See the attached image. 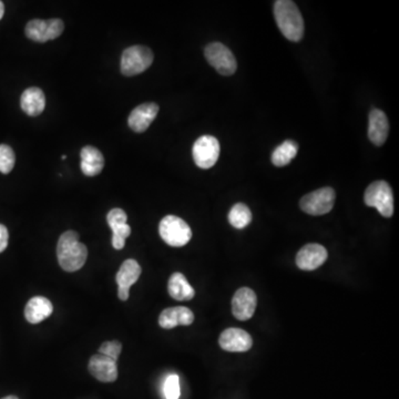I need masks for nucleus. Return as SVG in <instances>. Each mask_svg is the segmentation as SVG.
<instances>
[{"mask_svg":"<svg viewBox=\"0 0 399 399\" xmlns=\"http://www.w3.org/2000/svg\"><path fill=\"white\" fill-rule=\"evenodd\" d=\"M57 257L61 268L66 272L79 271L85 266L88 257V249L79 241L76 231L63 233L57 245Z\"/></svg>","mask_w":399,"mask_h":399,"instance_id":"obj_1","label":"nucleus"},{"mask_svg":"<svg viewBox=\"0 0 399 399\" xmlns=\"http://www.w3.org/2000/svg\"><path fill=\"white\" fill-rule=\"evenodd\" d=\"M274 17L279 31L293 42L301 41L304 36V20L294 1L277 0L274 3Z\"/></svg>","mask_w":399,"mask_h":399,"instance_id":"obj_2","label":"nucleus"},{"mask_svg":"<svg viewBox=\"0 0 399 399\" xmlns=\"http://www.w3.org/2000/svg\"><path fill=\"white\" fill-rule=\"evenodd\" d=\"M154 58V52L148 47H129L121 57V72L127 77L142 74L152 65Z\"/></svg>","mask_w":399,"mask_h":399,"instance_id":"obj_3","label":"nucleus"},{"mask_svg":"<svg viewBox=\"0 0 399 399\" xmlns=\"http://www.w3.org/2000/svg\"><path fill=\"white\" fill-rule=\"evenodd\" d=\"M364 201L367 206L376 209L384 218H391L394 213V195L386 181H375L368 186Z\"/></svg>","mask_w":399,"mask_h":399,"instance_id":"obj_4","label":"nucleus"},{"mask_svg":"<svg viewBox=\"0 0 399 399\" xmlns=\"http://www.w3.org/2000/svg\"><path fill=\"white\" fill-rule=\"evenodd\" d=\"M159 233L168 245L181 247L189 243L192 238L191 227L179 216L167 215L160 222Z\"/></svg>","mask_w":399,"mask_h":399,"instance_id":"obj_5","label":"nucleus"},{"mask_svg":"<svg viewBox=\"0 0 399 399\" xmlns=\"http://www.w3.org/2000/svg\"><path fill=\"white\" fill-rule=\"evenodd\" d=\"M205 58L211 66L222 76H232L238 69V63L227 46L221 42H212L205 47Z\"/></svg>","mask_w":399,"mask_h":399,"instance_id":"obj_6","label":"nucleus"},{"mask_svg":"<svg viewBox=\"0 0 399 399\" xmlns=\"http://www.w3.org/2000/svg\"><path fill=\"white\" fill-rule=\"evenodd\" d=\"M335 191L332 188H322L304 195L300 202L302 211L309 215H324L331 212L335 203Z\"/></svg>","mask_w":399,"mask_h":399,"instance_id":"obj_7","label":"nucleus"},{"mask_svg":"<svg viewBox=\"0 0 399 399\" xmlns=\"http://www.w3.org/2000/svg\"><path fill=\"white\" fill-rule=\"evenodd\" d=\"M195 164L201 169H211L220 156V142L213 136H202L195 141L192 149Z\"/></svg>","mask_w":399,"mask_h":399,"instance_id":"obj_8","label":"nucleus"},{"mask_svg":"<svg viewBox=\"0 0 399 399\" xmlns=\"http://www.w3.org/2000/svg\"><path fill=\"white\" fill-rule=\"evenodd\" d=\"M65 24L61 19H33L26 26V36L36 42H46L61 36Z\"/></svg>","mask_w":399,"mask_h":399,"instance_id":"obj_9","label":"nucleus"},{"mask_svg":"<svg viewBox=\"0 0 399 399\" xmlns=\"http://www.w3.org/2000/svg\"><path fill=\"white\" fill-rule=\"evenodd\" d=\"M327 250L318 243L304 245L296 255V266L303 271H314L327 260Z\"/></svg>","mask_w":399,"mask_h":399,"instance_id":"obj_10","label":"nucleus"},{"mask_svg":"<svg viewBox=\"0 0 399 399\" xmlns=\"http://www.w3.org/2000/svg\"><path fill=\"white\" fill-rule=\"evenodd\" d=\"M222 350L231 353H243L251 350L253 339L247 332L241 328H227L219 339Z\"/></svg>","mask_w":399,"mask_h":399,"instance_id":"obj_11","label":"nucleus"},{"mask_svg":"<svg viewBox=\"0 0 399 399\" xmlns=\"http://www.w3.org/2000/svg\"><path fill=\"white\" fill-rule=\"evenodd\" d=\"M257 298L254 291L249 287H241L232 300V313L238 320H247L254 315Z\"/></svg>","mask_w":399,"mask_h":399,"instance_id":"obj_12","label":"nucleus"},{"mask_svg":"<svg viewBox=\"0 0 399 399\" xmlns=\"http://www.w3.org/2000/svg\"><path fill=\"white\" fill-rule=\"evenodd\" d=\"M88 369L93 377L102 383H113L118 378L117 361L101 354L91 357Z\"/></svg>","mask_w":399,"mask_h":399,"instance_id":"obj_13","label":"nucleus"},{"mask_svg":"<svg viewBox=\"0 0 399 399\" xmlns=\"http://www.w3.org/2000/svg\"><path fill=\"white\" fill-rule=\"evenodd\" d=\"M158 113H159V106L154 102L140 104L137 108H134L129 115V127L132 131L142 133L148 130Z\"/></svg>","mask_w":399,"mask_h":399,"instance_id":"obj_14","label":"nucleus"},{"mask_svg":"<svg viewBox=\"0 0 399 399\" xmlns=\"http://www.w3.org/2000/svg\"><path fill=\"white\" fill-rule=\"evenodd\" d=\"M193 320H195V314L188 307H169L162 311L160 314L159 325L164 329H171L179 325H191Z\"/></svg>","mask_w":399,"mask_h":399,"instance_id":"obj_15","label":"nucleus"},{"mask_svg":"<svg viewBox=\"0 0 399 399\" xmlns=\"http://www.w3.org/2000/svg\"><path fill=\"white\" fill-rule=\"evenodd\" d=\"M389 123L387 115L380 109L369 113L368 138L372 143L382 147L389 137Z\"/></svg>","mask_w":399,"mask_h":399,"instance_id":"obj_16","label":"nucleus"},{"mask_svg":"<svg viewBox=\"0 0 399 399\" xmlns=\"http://www.w3.org/2000/svg\"><path fill=\"white\" fill-rule=\"evenodd\" d=\"M20 106L24 113L31 117H37L44 113L46 107V97L40 88L31 87L22 92Z\"/></svg>","mask_w":399,"mask_h":399,"instance_id":"obj_17","label":"nucleus"},{"mask_svg":"<svg viewBox=\"0 0 399 399\" xmlns=\"http://www.w3.org/2000/svg\"><path fill=\"white\" fill-rule=\"evenodd\" d=\"M81 163L80 168L83 174L87 177H96L101 173L104 167V158L101 152L92 145H87L82 149Z\"/></svg>","mask_w":399,"mask_h":399,"instance_id":"obj_18","label":"nucleus"},{"mask_svg":"<svg viewBox=\"0 0 399 399\" xmlns=\"http://www.w3.org/2000/svg\"><path fill=\"white\" fill-rule=\"evenodd\" d=\"M52 312L54 307L48 298L35 296L26 305L25 318L31 324H38L49 318Z\"/></svg>","mask_w":399,"mask_h":399,"instance_id":"obj_19","label":"nucleus"},{"mask_svg":"<svg viewBox=\"0 0 399 399\" xmlns=\"http://www.w3.org/2000/svg\"><path fill=\"white\" fill-rule=\"evenodd\" d=\"M168 291L171 298L177 301H190L195 298V292L193 287L189 284V282L184 274L173 273L168 283Z\"/></svg>","mask_w":399,"mask_h":399,"instance_id":"obj_20","label":"nucleus"},{"mask_svg":"<svg viewBox=\"0 0 399 399\" xmlns=\"http://www.w3.org/2000/svg\"><path fill=\"white\" fill-rule=\"evenodd\" d=\"M141 272L142 270L137 261L131 260V259L124 261L115 277L117 284L120 287L130 288L139 279Z\"/></svg>","mask_w":399,"mask_h":399,"instance_id":"obj_21","label":"nucleus"},{"mask_svg":"<svg viewBox=\"0 0 399 399\" xmlns=\"http://www.w3.org/2000/svg\"><path fill=\"white\" fill-rule=\"evenodd\" d=\"M298 152V143L293 140H286L273 151L272 162L275 167H285L295 158Z\"/></svg>","mask_w":399,"mask_h":399,"instance_id":"obj_22","label":"nucleus"},{"mask_svg":"<svg viewBox=\"0 0 399 399\" xmlns=\"http://www.w3.org/2000/svg\"><path fill=\"white\" fill-rule=\"evenodd\" d=\"M252 213L247 205L236 203L229 212V222L233 227L242 230L251 223Z\"/></svg>","mask_w":399,"mask_h":399,"instance_id":"obj_23","label":"nucleus"},{"mask_svg":"<svg viewBox=\"0 0 399 399\" xmlns=\"http://www.w3.org/2000/svg\"><path fill=\"white\" fill-rule=\"evenodd\" d=\"M16 156L13 149L7 145H0V172L8 174L14 169Z\"/></svg>","mask_w":399,"mask_h":399,"instance_id":"obj_24","label":"nucleus"},{"mask_svg":"<svg viewBox=\"0 0 399 399\" xmlns=\"http://www.w3.org/2000/svg\"><path fill=\"white\" fill-rule=\"evenodd\" d=\"M164 396L165 399H179L181 395L180 378L178 375H170L164 382Z\"/></svg>","mask_w":399,"mask_h":399,"instance_id":"obj_25","label":"nucleus"},{"mask_svg":"<svg viewBox=\"0 0 399 399\" xmlns=\"http://www.w3.org/2000/svg\"><path fill=\"white\" fill-rule=\"evenodd\" d=\"M122 350V344L119 341H111V342H104L99 348V354L107 356L113 361H118Z\"/></svg>","mask_w":399,"mask_h":399,"instance_id":"obj_26","label":"nucleus"},{"mask_svg":"<svg viewBox=\"0 0 399 399\" xmlns=\"http://www.w3.org/2000/svg\"><path fill=\"white\" fill-rule=\"evenodd\" d=\"M127 220H128V215H127L126 212L122 209H113L107 215V222L110 227L124 225V223H127Z\"/></svg>","mask_w":399,"mask_h":399,"instance_id":"obj_27","label":"nucleus"},{"mask_svg":"<svg viewBox=\"0 0 399 399\" xmlns=\"http://www.w3.org/2000/svg\"><path fill=\"white\" fill-rule=\"evenodd\" d=\"M111 230H113V236H117V238H121L123 240H126L131 234V227H129L128 223L111 227Z\"/></svg>","mask_w":399,"mask_h":399,"instance_id":"obj_28","label":"nucleus"},{"mask_svg":"<svg viewBox=\"0 0 399 399\" xmlns=\"http://www.w3.org/2000/svg\"><path fill=\"white\" fill-rule=\"evenodd\" d=\"M9 233L5 225H0V253H3L8 246Z\"/></svg>","mask_w":399,"mask_h":399,"instance_id":"obj_29","label":"nucleus"},{"mask_svg":"<svg viewBox=\"0 0 399 399\" xmlns=\"http://www.w3.org/2000/svg\"><path fill=\"white\" fill-rule=\"evenodd\" d=\"M129 293H130V288L118 286V296L121 301H127L128 300Z\"/></svg>","mask_w":399,"mask_h":399,"instance_id":"obj_30","label":"nucleus"},{"mask_svg":"<svg viewBox=\"0 0 399 399\" xmlns=\"http://www.w3.org/2000/svg\"><path fill=\"white\" fill-rule=\"evenodd\" d=\"M3 14H5V6H3V1H0V19L3 18Z\"/></svg>","mask_w":399,"mask_h":399,"instance_id":"obj_31","label":"nucleus"},{"mask_svg":"<svg viewBox=\"0 0 399 399\" xmlns=\"http://www.w3.org/2000/svg\"><path fill=\"white\" fill-rule=\"evenodd\" d=\"M1 399H19V398H18V397L13 396V395H11V396H6V397H3V398H1Z\"/></svg>","mask_w":399,"mask_h":399,"instance_id":"obj_32","label":"nucleus"}]
</instances>
